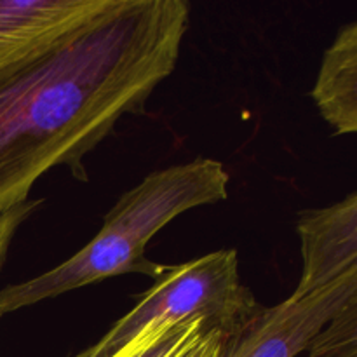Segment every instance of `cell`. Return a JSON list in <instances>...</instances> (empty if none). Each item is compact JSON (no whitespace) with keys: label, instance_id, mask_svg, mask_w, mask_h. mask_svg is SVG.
Masks as SVG:
<instances>
[{"label":"cell","instance_id":"6da1fadb","mask_svg":"<svg viewBox=\"0 0 357 357\" xmlns=\"http://www.w3.org/2000/svg\"><path fill=\"white\" fill-rule=\"evenodd\" d=\"M188 21L185 0H108L0 68V213L26 202L51 167L87 181L86 155L121 117L145 112L176 66Z\"/></svg>","mask_w":357,"mask_h":357},{"label":"cell","instance_id":"7a4b0ae2","mask_svg":"<svg viewBox=\"0 0 357 357\" xmlns=\"http://www.w3.org/2000/svg\"><path fill=\"white\" fill-rule=\"evenodd\" d=\"M229 181L223 164L204 157L153 171L121 195L96 237L72 258L38 278L0 289V317L114 275L145 274L155 281L167 265L146 258L149 241L181 213L225 201Z\"/></svg>","mask_w":357,"mask_h":357},{"label":"cell","instance_id":"3957f363","mask_svg":"<svg viewBox=\"0 0 357 357\" xmlns=\"http://www.w3.org/2000/svg\"><path fill=\"white\" fill-rule=\"evenodd\" d=\"M260 310L251 289L239 279L237 251H213L166 267L126 316L75 357H112L143 331L185 319H201L206 328L232 338Z\"/></svg>","mask_w":357,"mask_h":357},{"label":"cell","instance_id":"277c9868","mask_svg":"<svg viewBox=\"0 0 357 357\" xmlns=\"http://www.w3.org/2000/svg\"><path fill=\"white\" fill-rule=\"evenodd\" d=\"M352 298H357V272L303 298L284 300L260 312L232 338L220 357H296L328 321Z\"/></svg>","mask_w":357,"mask_h":357},{"label":"cell","instance_id":"5b68a950","mask_svg":"<svg viewBox=\"0 0 357 357\" xmlns=\"http://www.w3.org/2000/svg\"><path fill=\"white\" fill-rule=\"evenodd\" d=\"M303 271L291 298H303L357 272V194L300 213Z\"/></svg>","mask_w":357,"mask_h":357},{"label":"cell","instance_id":"8992f818","mask_svg":"<svg viewBox=\"0 0 357 357\" xmlns=\"http://www.w3.org/2000/svg\"><path fill=\"white\" fill-rule=\"evenodd\" d=\"M108 0H0V68L51 44Z\"/></svg>","mask_w":357,"mask_h":357},{"label":"cell","instance_id":"52a82bcc","mask_svg":"<svg viewBox=\"0 0 357 357\" xmlns=\"http://www.w3.org/2000/svg\"><path fill=\"white\" fill-rule=\"evenodd\" d=\"M312 98L321 115L337 135L357 131V23L338 30L324 51Z\"/></svg>","mask_w":357,"mask_h":357},{"label":"cell","instance_id":"ba28073f","mask_svg":"<svg viewBox=\"0 0 357 357\" xmlns=\"http://www.w3.org/2000/svg\"><path fill=\"white\" fill-rule=\"evenodd\" d=\"M201 326V319H185L150 328L112 357H173Z\"/></svg>","mask_w":357,"mask_h":357},{"label":"cell","instance_id":"9c48e42d","mask_svg":"<svg viewBox=\"0 0 357 357\" xmlns=\"http://www.w3.org/2000/svg\"><path fill=\"white\" fill-rule=\"evenodd\" d=\"M309 357H357V298L345 303L310 340Z\"/></svg>","mask_w":357,"mask_h":357},{"label":"cell","instance_id":"30bf717a","mask_svg":"<svg viewBox=\"0 0 357 357\" xmlns=\"http://www.w3.org/2000/svg\"><path fill=\"white\" fill-rule=\"evenodd\" d=\"M40 204L42 201H26L16 208L9 209V211L0 213V267H2L7 253H9V246L16 236L17 229L37 211Z\"/></svg>","mask_w":357,"mask_h":357},{"label":"cell","instance_id":"8fae6325","mask_svg":"<svg viewBox=\"0 0 357 357\" xmlns=\"http://www.w3.org/2000/svg\"><path fill=\"white\" fill-rule=\"evenodd\" d=\"M227 337L218 330L201 326L173 357H220Z\"/></svg>","mask_w":357,"mask_h":357}]
</instances>
